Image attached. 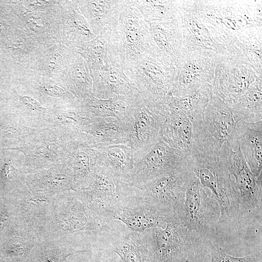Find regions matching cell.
I'll return each instance as SVG.
<instances>
[{
    "label": "cell",
    "instance_id": "7402d4cb",
    "mask_svg": "<svg viewBox=\"0 0 262 262\" xmlns=\"http://www.w3.org/2000/svg\"><path fill=\"white\" fill-rule=\"evenodd\" d=\"M175 217L153 207L133 203L121 210L115 220H118L133 231L143 232L153 228H164Z\"/></svg>",
    "mask_w": 262,
    "mask_h": 262
},
{
    "label": "cell",
    "instance_id": "8fae6325",
    "mask_svg": "<svg viewBox=\"0 0 262 262\" xmlns=\"http://www.w3.org/2000/svg\"><path fill=\"white\" fill-rule=\"evenodd\" d=\"M174 69L147 53L134 67L124 72L146 105L152 108L171 93Z\"/></svg>",
    "mask_w": 262,
    "mask_h": 262
},
{
    "label": "cell",
    "instance_id": "484cf974",
    "mask_svg": "<svg viewBox=\"0 0 262 262\" xmlns=\"http://www.w3.org/2000/svg\"><path fill=\"white\" fill-rule=\"evenodd\" d=\"M248 122L262 120V78L257 79L229 106Z\"/></svg>",
    "mask_w": 262,
    "mask_h": 262
},
{
    "label": "cell",
    "instance_id": "e0dca14e",
    "mask_svg": "<svg viewBox=\"0 0 262 262\" xmlns=\"http://www.w3.org/2000/svg\"><path fill=\"white\" fill-rule=\"evenodd\" d=\"M149 53L164 65L174 68L183 54V37L180 12L175 18L149 24Z\"/></svg>",
    "mask_w": 262,
    "mask_h": 262
},
{
    "label": "cell",
    "instance_id": "8992f818",
    "mask_svg": "<svg viewBox=\"0 0 262 262\" xmlns=\"http://www.w3.org/2000/svg\"><path fill=\"white\" fill-rule=\"evenodd\" d=\"M186 168L188 178L185 200L178 220L193 234L216 244L219 205L211 195L207 194L198 178L187 166Z\"/></svg>",
    "mask_w": 262,
    "mask_h": 262
},
{
    "label": "cell",
    "instance_id": "277c9868",
    "mask_svg": "<svg viewBox=\"0 0 262 262\" xmlns=\"http://www.w3.org/2000/svg\"><path fill=\"white\" fill-rule=\"evenodd\" d=\"M240 115L213 93L201 116L193 123L194 146L210 155H218L224 144L238 146L237 126Z\"/></svg>",
    "mask_w": 262,
    "mask_h": 262
},
{
    "label": "cell",
    "instance_id": "30bf717a",
    "mask_svg": "<svg viewBox=\"0 0 262 262\" xmlns=\"http://www.w3.org/2000/svg\"><path fill=\"white\" fill-rule=\"evenodd\" d=\"M217 60V53L209 50L183 53L173 72L171 93L184 98L196 93L205 83L212 85Z\"/></svg>",
    "mask_w": 262,
    "mask_h": 262
},
{
    "label": "cell",
    "instance_id": "f1b7e54d",
    "mask_svg": "<svg viewBox=\"0 0 262 262\" xmlns=\"http://www.w3.org/2000/svg\"><path fill=\"white\" fill-rule=\"evenodd\" d=\"M210 262H259L261 261L262 248L243 257L231 256L215 243H210Z\"/></svg>",
    "mask_w": 262,
    "mask_h": 262
},
{
    "label": "cell",
    "instance_id": "9c48e42d",
    "mask_svg": "<svg viewBox=\"0 0 262 262\" xmlns=\"http://www.w3.org/2000/svg\"><path fill=\"white\" fill-rule=\"evenodd\" d=\"M222 150L229 172L234 178L245 225L248 228L254 225L262 228V177L253 175L239 146L233 150L226 144Z\"/></svg>",
    "mask_w": 262,
    "mask_h": 262
},
{
    "label": "cell",
    "instance_id": "ffe728a7",
    "mask_svg": "<svg viewBox=\"0 0 262 262\" xmlns=\"http://www.w3.org/2000/svg\"><path fill=\"white\" fill-rule=\"evenodd\" d=\"M94 93L97 98L108 99L116 96L139 94L137 89L116 63L110 61L102 69L91 70Z\"/></svg>",
    "mask_w": 262,
    "mask_h": 262
},
{
    "label": "cell",
    "instance_id": "d4e9b609",
    "mask_svg": "<svg viewBox=\"0 0 262 262\" xmlns=\"http://www.w3.org/2000/svg\"><path fill=\"white\" fill-rule=\"evenodd\" d=\"M101 153L100 164L116 179L127 184L134 163L130 146L115 144L103 147Z\"/></svg>",
    "mask_w": 262,
    "mask_h": 262
},
{
    "label": "cell",
    "instance_id": "d6986e66",
    "mask_svg": "<svg viewBox=\"0 0 262 262\" xmlns=\"http://www.w3.org/2000/svg\"><path fill=\"white\" fill-rule=\"evenodd\" d=\"M157 110L164 118L161 125L160 139L172 147L190 154L194 140V128L191 118L163 103L158 105Z\"/></svg>",
    "mask_w": 262,
    "mask_h": 262
},
{
    "label": "cell",
    "instance_id": "44dd1931",
    "mask_svg": "<svg viewBox=\"0 0 262 262\" xmlns=\"http://www.w3.org/2000/svg\"><path fill=\"white\" fill-rule=\"evenodd\" d=\"M180 16L183 37V53L201 50L217 52L216 46L207 27L198 17L191 0H182Z\"/></svg>",
    "mask_w": 262,
    "mask_h": 262
},
{
    "label": "cell",
    "instance_id": "4fadbf2b",
    "mask_svg": "<svg viewBox=\"0 0 262 262\" xmlns=\"http://www.w3.org/2000/svg\"><path fill=\"white\" fill-rule=\"evenodd\" d=\"M157 262H185L204 240L189 231L177 219L167 222L164 228L150 229Z\"/></svg>",
    "mask_w": 262,
    "mask_h": 262
},
{
    "label": "cell",
    "instance_id": "cb8c5ba5",
    "mask_svg": "<svg viewBox=\"0 0 262 262\" xmlns=\"http://www.w3.org/2000/svg\"><path fill=\"white\" fill-rule=\"evenodd\" d=\"M131 0H91L82 2L83 10L91 24L92 31L96 35L110 28L123 9Z\"/></svg>",
    "mask_w": 262,
    "mask_h": 262
},
{
    "label": "cell",
    "instance_id": "6da1fadb",
    "mask_svg": "<svg viewBox=\"0 0 262 262\" xmlns=\"http://www.w3.org/2000/svg\"><path fill=\"white\" fill-rule=\"evenodd\" d=\"M187 166L198 178L204 188L211 192L220 210L216 229V244L222 248L226 243L246 228L240 209V196L231 178L224 153L210 155L192 146Z\"/></svg>",
    "mask_w": 262,
    "mask_h": 262
},
{
    "label": "cell",
    "instance_id": "9a60e30c",
    "mask_svg": "<svg viewBox=\"0 0 262 262\" xmlns=\"http://www.w3.org/2000/svg\"><path fill=\"white\" fill-rule=\"evenodd\" d=\"M129 107L132 118L129 145L135 161L160 140L161 125L164 118L153 108L148 107L140 94L131 99Z\"/></svg>",
    "mask_w": 262,
    "mask_h": 262
},
{
    "label": "cell",
    "instance_id": "e575fe53",
    "mask_svg": "<svg viewBox=\"0 0 262 262\" xmlns=\"http://www.w3.org/2000/svg\"><path fill=\"white\" fill-rule=\"evenodd\" d=\"M45 91L48 94L53 96H62L64 94V91L57 86L53 85H47L44 87Z\"/></svg>",
    "mask_w": 262,
    "mask_h": 262
},
{
    "label": "cell",
    "instance_id": "52a82bcc",
    "mask_svg": "<svg viewBox=\"0 0 262 262\" xmlns=\"http://www.w3.org/2000/svg\"><path fill=\"white\" fill-rule=\"evenodd\" d=\"M94 248L115 253L123 262H157L150 229L133 231L118 220L97 231Z\"/></svg>",
    "mask_w": 262,
    "mask_h": 262
},
{
    "label": "cell",
    "instance_id": "ba28073f",
    "mask_svg": "<svg viewBox=\"0 0 262 262\" xmlns=\"http://www.w3.org/2000/svg\"><path fill=\"white\" fill-rule=\"evenodd\" d=\"M187 178L186 167L160 175L140 185H131L132 198L178 217L184 202Z\"/></svg>",
    "mask_w": 262,
    "mask_h": 262
},
{
    "label": "cell",
    "instance_id": "5b68a950",
    "mask_svg": "<svg viewBox=\"0 0 262 262\" xmlns=\"http://www.w3.org/2000/svg\"><path fill=\"white\" fill-rule=\"evenodd\" d=\"M104 227L79 192L56 195L43 241L56 240L78 232L97 231Z\"/></svg>",
    "mask_w": 262,
    "mask_h": 262
},
{
    "label": "cell",
    "instance_id": "1f68e13d",
    "mask_svg": "<svg viewBox=\"0 0 262 262\" xmlns=\"http://www.w3.org/2000/svg\"><path fill=\"white\" fill-rule=\"evenodd\" d=\"M91 253L95 262H123L116 254L107 251L95 250Z\"/></svg>",
    "mask_w": 262,
    "mask_h": 262
},
{
    "label": "cell",
    "instance_id": "4316f807",
    "mask_svg": "<svg viewBox=\"0 0 262 262\" xmlns=\"http://www.w3.org/2000/svg\"><path fill=\"white\" fill-rule=\"evenodd\" d=\"M181 3L182 0H132V4L148 24L176 18L180 14Z\"/></svg>",
    "mask_w": 262,
    "mask_h": 262
},
{
    "label": "cell",
    "instance_id": "d6a6232c",
    "mask_svg": "<svg viewBox=\"0 0 262 262\" xmlns=\"http://www.w3.org/2000/svg\"><path fill=\"white\" fill-rule=\"evenodd\" d=\"M68 262H95V261L91 253L84 252L71 256Z\"/></svg>",
    "mask_w": 262,
    "mask_h": 262
},
{
    "label": "cell",
    "instance_id": "3957f363",
    "mask_svg": "<svg viewBox=\"0 0 262 262\" xmlns=\"http://www.w3.org/2000/svg\"><path fill=\"white\" fill-rule=\"evenodd\" d=\"M149 25L132 0L110 28L108 56L123 71L136 65L149 52Z\"/></svg>",
    "mask_w": 262,
    "mask_h": 262
},
{
    "label": "cell",
    "instance_id": "2e32d148",
    "mask_svg": "<svg viewBox=\"0 0 262 262\" xmlns=\"http://www.w3.org/2000/svg\"><path fill=\"white\" fill-rule=\"evenodd\" d=\"M260 77L250 66L217 54L212 86L213 93L230 106Z\"/></svg>",
    "mask_w": 262,
    "mask_h": 262
},
{
    "label": "cell",
    "instance_id": "4dcf8cb0",
    "mask_svg": "<svg viewBox=\"0 0 262 262\" xmlns=\"http://www.w3.org/2000/svg\"><path fill=\"white\" fill-rule=\"evenodd\" d=\"M210 243L204 241L199 244L185 262H210Z\"/></svg>",
    "mask_w": 262,
    "mask_h": 262
},
{
    "label": "cell",
    "instance_id": "603a6c76",
    "mask_svg": "<svg viewBox=\"0 0 262 262\" xmlns=\"http://www.w3.org/2000/svg\"><path fill=\"white\" fill-rule=\"evenodd\" d=\"M237 144L250 170L262 177V120H241L237 126Z\"/></svg>",
    "mask_w": 262,
    "mask_h": 262
},
{
    "label": "cell",
    "instance_id": "5bb4252c",
    "mask_svg": "<svg viewBox=\"0 0 262 262\" xmlns=\"http://www.w3.org/2000/svg\"><path fill=\"white\" fill-rule=\"evenodd\" d=\"M27 194L12 200L10 209L14 225L20 233L43 241L54 196Z\"/></svg>",
    "mask_w": 262,
    "mask_h": 262
},
{
    "label": "cell",
    "instance_id": "ac0fdd59",
    "mask_svg": "<svg viewBox=\"0 0 262 262\" xmlns=\"http://www.w3.org/2000/svg\"><path fill=\"white\" fill-rule=\"evenodd\" d=\"M262 28L247 29L217 53L230 61L251 67L262 77Z\"/></svg>",
    "mask_w": 262,
    "mask_h": 262
},
{
    "label": "cell",
    "instance_id": "7c38bea8",
    "mask_svg": "<svg viewBox=\"0 0 262 262\" xmlns=\"http://www.w3.org/2000/svg\"><path fill=\"white\" fill-rule=\"evenodd\" d=\"M190 154L160 139L134 161L127 184L138 186L160 175L184 169Z\"/></svg>",
    "mask_w": 262,
    "mask_h": 262
},
{
    "label": "cell",
    "instance_id": "836d02e7",
    "mask_svg": "<svg viewBox=\"0 0 262 262\" xmlns=\"http://www.w3.org/2000/svg\"><path fill=\"white\" fill-rule=\"evenodd\" d=\"M21 98L23 102L31 109L38 110L43 108L38 102L30 97L24 96L21 97Z\"/></svg>",
    "mask_w": 262,
    "mask_h": 262
},
{
    "label": "cell",
    "instance_id": "83f0119b",
    "mask_svg": "<svg viewBox=\"0 0 262 262\" xmlns=\"http://www.w3.org/2000/svg\"><path fill=\"white\" fill-rule=\"evenodd\" d=\"M110 35V28L107 29L91 41L82 44L81 52L89 62L91 70L102 69L110 62L108 56Z\"/></svg>",
    "mask_w": 262,
    "mask_h": 262
},
{
    "label": "cell",
    "instance_id": "d590c367",
    "mask_svg": "<svg viewBox=\"0 0 262 262\" xmlns=\"http://www.w3.org/2000/svg\"><path fill=\"white\" fill-rule=\"evenodd\" d=\"M10 174V165L5 164L1 171V177L3 181H6L9 179V176Z\"/></svg>",
    "mask_w": 262,
    "mask_h": 262
},
{
    "label": "cell",
    "instance_id": "7a4b0ae2",
    "mask_svg": "<svg viewBox=\"0 0 262 262\" xmlns=\"http://www.w3.org/2000/svg\"><path fill=\"white\" fill-rule=\"evenodd\" d=\"M262 1L192 0V7L222 50L239 33L262 27Z\"/></svg>",
    "mask_w": 262,
    "mask_h": 262
},
{
    "label": "cell",
    "instance_id": "f546056e",
    "mask_svg": "<svg viewBox=\"0 0 262 262\" xmlns=\"http://www.w3.org/2000/svg\"><path fill=\"white\" fill-rule=\"evenodd\" d=\"M70 76L75 86L81 90L86 91L89 89L91 81L84 62L80 59L72 66Z\"/></svg>",
    "mask_w": 262,
    "mask_h": 262
}]
</instances>
